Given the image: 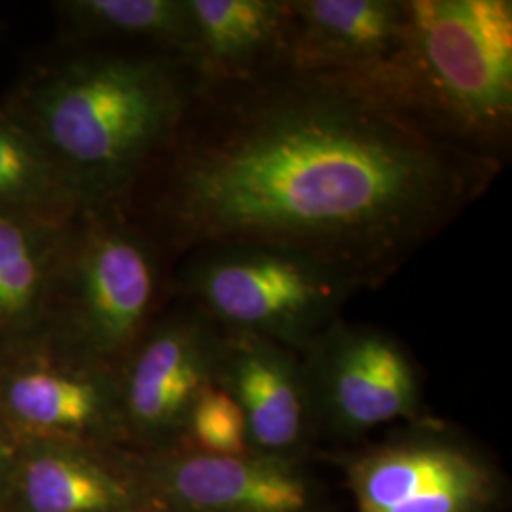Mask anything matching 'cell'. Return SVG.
<instances>
[{
  "label": "cell",
  "mask_w": 512,
  "mask_h": 512,
  "mask_svg": "<svg viewBox=\"0 0 512 512\" xmlns=\"http://www.w3.org/2000/svg\"><path fill=\"white\" fill-rule=\"evenodd\" d=\"M503 171L374 82L277 67L200 80L126 209L169 258L213 243L281 245L365 291L458 222Z\"/></svg>",
  "instance_id": "obj_1"
},
{
  "label": "cell",
  "mask_w": 512,
  "mask_h": 512,
  "mask_svg": "<svg viewBox=\"0 0 512 512\" xmlns=\"http://www.w3.org/2000/svg\"><path fill=\"white\" fill-rule=\"evenodd\" d=\"M198 88L200 76L173 55L80 46L33 74L4 110L50 154L86 207H126Z\"/></svg>",
  "instance_id": "obj_2"
},
{
  "label": "cell",
  "mask_w": 512,
  "mask_h": 512,
  "mask_svg": "<svg viewBox=\"0 0 512 512\" xmlns=\"http://www.w3.org/2000/svg\"><path fill=\"white\" fill-rule=\"evenodd\" d=\"M391 92L448 139L507 164L511 0H408V37Z\"/></svg>",
  "instance_id": "obj_3"
},
{
  "label": "cell",
  "mask_w": 512,
  "mask_h": 512,
  "mask_svg": "<svg viewBox=\"0 0 512 512\" xmlns=\"http://www.w3.org/2000/svg\"><path fill=\"white\" fill-rule=\"evenodd\" d=\"M169 266L124 205L86 207L69 228L48 319L78 361L118 374L173 298Z\"/></svg>",
  "instance_id": "obj_4"
},
{
  "label": "cell",
  "mask_w": 512,
  "mask_h": 512,
  "mask_svg": "<svg viewBox=\"0 0 512 512\" xmlns=\"http://www.w3.org/2000/svg\"><path fill=\"white\" fill-rule=\"evenodd\" d=\"M171 291L220 329L256 334L300 355L363 287L298 249L213 243L181 256Z\"/></svg>",
  "instance_id": "obj_5"
},
{
  "label": "cell",
  "mask_w": 512,
  "mask_h": 512,
  "mask_svg": "<svg viewBox=\"0 0 512 512\" xmlns=\"http://www.w3.org/2000/svg\"><path fill=\"white\" fill-rule=\"evenodd\" d=\"M313 437L353 440L421 420L420 368L389 332L342 317L300 353Z\"/></svg>",
  "instance_id": "obj_6"
},
{
  "label": "cell",
  "mask_w": 512,
  "mask_h": 512,
  "mask_svg": "<svg viewBox=\"0 0 512 512\" xmlns=\"http://www.w3.org/2000/svg\"><path fill=\"white\" fill-rule=\"evenodd\" d=\"M355 512H494L503 476L475 444L435 420L349 456Z\"/></svg>",
  "instance_id": "obj_7"
},
{
  "label": "cell",
  "mask_w": 512,
  "mask_h": 512,
  "mask_svg": "<svg viewBox=\"0 0 512 512\" xmlns=\"http://www.w3.org/2000/svg\"><path fill=\"white\" fill-rule=\"evenodd\" d=\"M219 346L220 327L205 311L183 298L165 306L118 370L122 425L183 442L192 406L215 380Z\"/></svg>",
  "instance_id": "obj_8"
},
{
  "label": "cell",
  "mask_w": 512,
  "mask_h": 512,
  "mask_svg": "<svg viewBox=\"0 0 512 512\" xmlns=\"http://www.w3.org/2000/svg\"><path fill=\"white\" fill-rule=\"evenodd\" d=\"M302 463L184 448L154 459L147 480L165 512H325L323 490Z\"/></svg>",
  "instance_id": "obj_9"
},
{
  "label": "cell",
  "mask_w": 512,
  "mask_h": 512,
  "mask_svg": "<svg viewBox=\"0 0 512 512\" xmlns=\"http://www.w3.org/2000/svg\"><path fill=\"white\" fill-rule=\"evenodd\" d=\"M408 37V0H289L287 67L349 74L391 92Z\"/></svg>",
  "instance_id": "obj_10"
},
{
  "label": "cell",
  "mask_w": 512,
  "mask_h": 512,
  "mask_svg": "<svg viewBox=\"0 0 512 512\" xmlns=\"http://www.w3.org/2000/svg\"><path fill=\"white\" fill-rule=\"evenodd\" d=\"M213 384L238 404L253 454L304 461L315 437L296 351L256 334L220 329Z\"/></svg>",
  "instance_id": "obj_11"
},
{
  "label": "cell",
  "mask_w": 512,
  "mask_h": 512,
  "mask_svg": "<svg viewBox=\"0 0 512 512\" xmlns=\"http://www.w3.org/2000/svg\"><path fill=\"white\" fill-rule=\"evenodd\" d=\"M192 71L203 82L287 67L289 0H186Z\"/></svg>",
  "instance_id": "obj_12"
},
{
  "label": "cell",
  "mask_w": 512,
  "mask_h": 512,
  "mask_svg": "<svg viewBox=\"0 0 512 512\" xmlns=\"http://www.w3.org/2000/svg\"><path fill=\"white\" fill-rule=\"evenodd\" d=\"M12 420L50 433H101L122 425L118 374L97 366L27 365L2 389Z\"/></svg>",
  "instance_id": "obj_13"
},
{
  "label": "cell",
  "mask_w": 512,
  "mask_h": 512,
  "mask_svg": "<svg viewBox=\"0 0 512 512\" xmlns=\"http://www.w3.org/2000/svg\"><path fill=\"white\" fill-rule=\"evenodd\" d=\"M71 224L0 213V334L48 319Z\"/></svg>",
  "instance_id": "obj_14"
},
{
  "label": "cell",
  "mask_w": 512,
  "mask_h": 512,
  "mask_svg": "<svg viewBox=\"0 0 512 512\" xmlns=\"http://www.w3.org/2000/svg\"><path fill=\"white\" fill-rule=\"evenodd\" d=\"M55 10L73 48H145L173 55L190 67L192 25L186 0H67L57 2Z\"/></svg>",
  "instance_id": "obj_15"
},
{
  "label": "cell",
  "mask_w": 512,
  "mask_h": 512,
  "mask_svg": "<svg viewBox=\"0 0 512 512\" xmlns=\"http://www.w3.org/2000/svg\"><path fill=\"white\" fill-rule=\"evenodd\" d=\"M21 488L31 512H143L147 497L88 452L50 446L33 454Z\"/></svg>",
  "instance_id": "obj_16"
},
{
  "label": "cell",
  "mask_w": 512,
  "mask_h": 512,
  "mask_svg": "<svg viewBox=\"0 0 512 512\" xmlns=\"http://www.w3.org/2000/svg\"><path fill=\"white\" fill-rule=\"evenodd\" d=\"M84 209L50 154L0 107V213L67 224Z\"/></svg>",
  "instance_id": "obj_17"
},
{
  "label": "cell",
  "mask_w": 512,
  "mask_h": 512,
  "mask_svg": "<svg viewBox=\"0 0 512 512\" xmlns=\"http://www.w3.org/2000/svg\"><path fill=\"white\" fill-rule=\"evenodd\" d=\"M183 440L188 442V450L207 456L253 454L238 404L215 384L192 406Z\"/></svg>",
  "instance_id": "obj_18"
},
{
  "label": "cell",
  "mask_w": 512,
  "mask_h": 512,
  "mask_svg": "<svg viewBox=\"0 0 512 512\" xmlns=\"http://www.w3.org/2000/svg\"><path fill=\"white\" fill-rule=\"evenodd\" d=\"M6 456H8V452H6V444H4V440H2V435H0V473H2V469H4V463H6Z\"/></svg>",
  "instance_id": "obj_19"
}]
</instances>
